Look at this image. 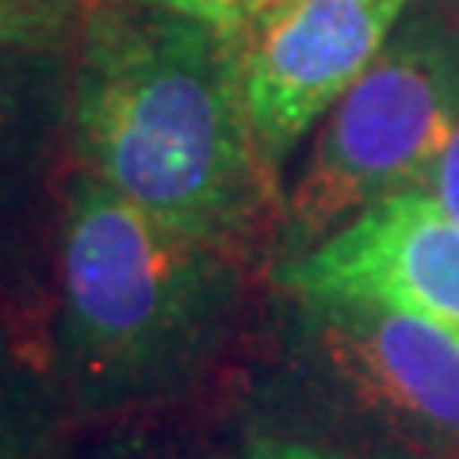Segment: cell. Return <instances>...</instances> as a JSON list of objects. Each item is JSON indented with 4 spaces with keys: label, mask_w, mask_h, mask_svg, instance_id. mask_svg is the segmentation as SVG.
<instances>
[{
    "label": "cell",
    "mask_w": 459,
    "mask_h": 459,
    "mask_svg": "<svg viewBox=\"0 0 459 459\" xmlns=\"http://www.w3.org/2000/svg\"><path fill=\"white\" fill-rule=\"evenodd\" d=\"M291 352L310 406L325 410L371 448L402 455L459 452V337L418 314L295 299Z\"/></svg>",
    "instance_id": "obj_4"
},
{
    "label": "cell",
    "mask_w": 459,
    "mask_h": 459,
    "mask_svg": "<svg viewBox=\"0 0 459 459\" xmlns=\"http://www.w3.org/2000/svg\"><path fill=\"white\" fill-rule=\"evenodd\" d=\"M295 299L379 303L459 337V222L425 188L386 195L303 256L272 264Z\"/></svg>",
    "instance_id": "obj_7"
},
{
    "label": "cell",
    "mask_w": 459,
    "mask_h": 459,
    "mask_svg": "<svg viewBox=\"0 0 459 459\" xmlns=\"http://www.w3.org/2000/svg\"><path fill=\"white\" fill-rule=\"evenodd\" d=\"M459 119V39L406 20L314 131L283 192L276 261H291L386 195L425 188Z\"/></svg>",
    "instance_id": "obj_3"
},
{
    "label": "cell",
    "mask_w": 459,
    "mask_h": 459,
    "mask_svg": "<svg viewBox=\"0 0 459 459\" xmlns=\"http://www.w3.org/2000/svg\"><path fill=\"white\" fill-rule=\"evenodd\" d=\"M142 4L199 20L222 35H238V31H246L253 20H261L272 4H280V0H142Z\"/></svg>",
    "instance_id": "obj_11"
},
{
    "label": "cell",
    "mask_w": 459,
    "mask_h": 459,
    "mask_svg": "<svg viewBox=\"0 0 459 459\" xmlns=\"http://www.w3.org/2000/svg\"><path fill=\"white\" fill-rule=\"evenodd\" d=\"M74 425L42 352L0 318V459H47Z\"/></svg>",
    "instance_id": "obj_8"
},
{
    "label": "cell",
    "mask_w": 459,
    "mask_h": 459,
    "mask_svg": "<svg viewBox=\"0 0 459 459\" xmlns=\"http://www.w3.org/2000/svg\"><path fill=\"white\" fill-rule=\"evenodd\" d=\"M65 150L119 199L246 268L276 253L283 180L241 108L234 39L207 23L100 0L74 50Z\"/></svg>",
    "instance_id": "obj_1"
},
{
    "label": "cell",
    "mask_w": 459,
    "mask_h": 459,
    "mask_svg": "<svg viewBox=\"0 0 459 459\" xmlns=\"http://www.w3.org/2000/svg\"><path fill=\"white\" fill-rule=\"evenodd\" d=\"M100 0H0V50H74Z\"/></svg>",
    "instance_id": "obj_9"
},
{
    "label": "cell",
    "mask_w": 459,
    "mask_h": 459,
    "mask_svg": "<svg viewBox=\"0 0 459 459\" xmlns=\"http://www.w3.org/2000/svg\"><path fill=\"white\" fill-rule=\"evenodd\" d=\"M62 459H192L180 440H172L150 421H123L111 425V433H100L96 440L65 452Z\"/></svg>",
    "instance_id": "obj_10"
},
{
    "label": "cell",
    "mask_w": 459,
    "mask_h": 459,
    "mask_svg": "<svg viewBox=\"0 0 459 459\" xmlns=\"http://www.w3.org/2000/svg\"><path fill=\"white\" fill-rule=\"evenodd\" d=\"M425 192L433 195L437 204L459 222V119H455V126H452L448 142H444V150H440V157H437L433 172H429Z\"/></svg>",
    "instance_id": "obj_12"
},
{
    "label": "cell",
    "mask_w": 459,
    "mask_h": 459,
    "mask_svg": "<svg viewBox=\"0 0 459 459\" xmlns=\"http://www.w3.org/2000/svg\"><path fill=\"white\" fill-rule=\"evenodd\" d=\"M74 50H0V318L39 352L69 169Z\"/></svg>",
    "instance_id": "obj_6"
},
{
    "label": "cell",
    "mask_w": 459,
    "mask_h": 459,
    "mask_svg": "<svg viewBox=\"0 0 459 459\" xmlns=\"http://www.w3.org/2000/svg\"><path fill=\"white\" fill-rule=\"evenodd\" d=\"M238 459H341V455L318 448V444L291 440V437H256L246 444V452Z\"/></svg>",
    "instance_id": "obj_13"
},
{
    "label": "cell",
    "mask_w": 459,
    "mask_h": 459,
    "mask_svg": "<svg viewBox=\"0 0 459 459\" xmlns=\"http://www.w3.org/2000/svg\"><path fill=\"white\" fill-rule=\"evenodd\" d=\"M246 272L69 165L42 333L69 421H150L195 394L238 337Z\"/></svg>",
    "instance_id": "obj_2"
},
{
    "label": "cell",
    "mask_w": 459,
    "mask_h": 459,
    "mask_svg": "<svg viewBox=\"0 0 459 459\" xmlns=\"http://www.w3.org/2000/svg\"><path fill=\"white\" fill-rule=\"evenodd\" d=\"M410 0H280L230 35L241 108L280 180L303 138L383 54Z\"/></svg>",
    "instance_id": "obj_5"
}]
</instances>
